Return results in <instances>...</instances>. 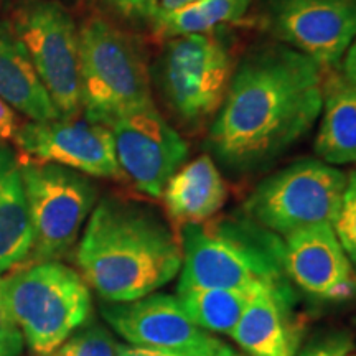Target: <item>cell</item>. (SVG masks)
I'll return each mask as SVG.
<instances>
[{
	"mask_svg": "<svg viewBox=\"0 0 356 356\" xmlns=\"http://www.w3.org/2000/svg\"><path fill=\"white\" fill-rule=\"evenodd\" d=\"M322 68L279 42L251 48L234 66L208 134L213 155L231 172L273 163L310 132L322 113Z\"/></svg>",
	"mask_w": 356,
	"mask_h": 356,
	"instance_id": "cell-1",
	"label": "cell"
},
{
	"mask_svg": "<svg viewBox=\"0 0 356 356\" xmlns=\"http://www.w3.org/2000/svg\"><path fill=\"white\" fill-rule=\"evenodd\" d=\"M181 261L180 238L155 208L114 197L96 204L76 251L79 274L109 304L165 287Z\"/></svg>",
	"mask_w": 356,
	"mask_h": 356,
	"instance_id": "cell-2",
	"label": "cell"
},
{
	"mask_svg": "<svg viewBox=\"0 0 356 356\" xmlns=\"http://www.w3.org/2000/svg\"><path fill=\"white\" fill-rule=\"evenodd\" d=\"M177 289H231L261 292L287 286L284 244L251 218H221L181 226Z\"/></svg>",
	"mask_w": 356,
	"mask_h": 356,
	"instance_id": "cell-3",
	"label": "cell"
},
{
	"mask_svg": "<svg viewBox=\"0 0 356 356\" xmlns=\"http://www.w3.org/2000/svg\"><path fill=\"white\" fill-rule=\"evenodd\" d=\"M2 279L12 317L40 356H50L91 317V287L60 261L35 262Z\"/></svg>",
	"mask_w": 356,
	"mask_h": 356,
	"instance_id": "cell-4",
	"label": "cell"
},
{
	"mask_svg": "<svg viewBox=\"0 0 356 356\" xmlns=\"http://www.w3.org/2000/svg\"><path fill=\"white\" fill-rule=\"evenodd\" d=\"M83 114L106 124L149 106L152 78L137 43L104 19H89L79 29Z\"/></svg>",
	"mask_w": 356,
	"mask_h": 356,
	"instance_id": "cell-5",
	"label": "cell"
},
{
	"mask_svg": "<svg viewBox=\"0 0 356 356\" xmlns=\"http://www.w3.org/2000/svg\"><path fill=\"white\" fill-rule=\"evenodd\" d=\"M233 53L220 37L191 33L167 38L150 70L168 109L198 126L220 109L234 71Z\"/></svg>",
	"mask_w": 356,
	"mask_h": 356,
	"instance_id": "cell-6",
	"label": "cell"
},
{
	"mask_svg": "<svg viewBox=\"0 0 356 356\" xmlns=\"http://www.w3.org/2000/svg\"><path fill=\"white\" fill-rule=\"evenodd\" d=\"M346 178L340 168L320 159L299 160L266 177L248 197L244 213L284 238L310 226H333Z\"/></svg>",
	"mask_w": 356,
	"mask_h": 356,
	"instance_id": "cell-7",
	"label": "cell"
},
{
	"mask_svg": "<svg viewBox=\"0 0 356 356\" xmlns=\"http://www.w3.org/2000/svg\"><path fill=\"white\" fill-rule=\"evenodd\" d=\"M19 160L33 228L35 262L56 261L76 243L95 210L97 190L91 178L73 168Z\"/></svg>",
	"mask_w": 356,
	"mask_h": 356,
	"instance_id": "cell-8",
	"label": "cell"
},
{
	"mask_svg": "<svg viewBox=\"0 0 356 356\" xmlns=\"http://www.w3.org/2000/svg\"><path fill=\"white\" fill-rule=\"evenodd\" d=\"M12 26L61 118L81 114L79 29L71 13L55 0H29Z\"/></svg>",
	"mask_w": 356,
	"mask_h": 356,
	"instance_id": "cell-9",
	"label": "cell"
},
{
	"mask_svg": "<svg viewBox=\"0 0 356 356\" xmlns=\"http://www.w3.org/2000/svg\"><path fill=\"white\" fill-rule=\"evenodd\" d=\"M261 19L275 42L322 70L340 65L356 38V0H262Z\"/></svg>",
	"mask_w": 356,
	"mask_h": 356,
	"instance_id": "cell-10",
	"label": "cell"
},
{
	"mask_svg": "<svg viewBox=\"0 0 356 356\" xmlns=\"http://www.w3.org/2000/svg\"><path fill=\"white\" fill-rule=\"evenodd\" d=\"M108 127L122 177L147 197H162L167 181L190 154L180 132L155 106L124 114Z\"/></svg>",
	"mask_w": 356,
	"mask_h": 356,
	"instance_id": "cell-11",
	"label": "cell"
},
{
	"mask_svg": "<svg viewBox=\"0 0 356 356\" xmlns=\"http://www.w3.org/2000/svg\"><path fill=\"white\" fill-rule=\"evenodd\" d=\"M13 140L22 159L58 163L88 177L124 178L111 129L84 114L26 122L17 129Z\"/></svg>",
	"mask_w": 356,
	"mask_h": 356,
	"instance_id": "cell-12",
	"label": "cell"
},
{
	"mask_svg": "<svg viewBox=\"0 0 356 356\" xmlns=\"http://www.w3.org/2000/svg\"><path fill=\"white\" fill-rule=\"evenodd\" d=\"M102 317L131 345L177 356H216L221 341L200 328L177 296L149 293L102 307Z\"/></svg>",
	"mask_w": 356,
	"mask_h": 356,
	"instance_id": "cell-13",
	"label": "cell"
},
{
	"mask_svg": "<svg viewBox=\"0 0 356 356\" xmlns=\"http://www.w3.org/2000/svg\"><path fill=\"white\" fill-rule=\"evenodd\" d=\"M284 266L297 286L325 299L356 279L355 267L332 225L310 226L289 234L284 243Z\"/></svg>",
	"mask_w": 356,
	"mask_h": 356,
	"instance_id": "cell-14",
	"label": "cell"
},
{
	"mask_svg": "<svg viewBox=\"0 0 356 356\" xmlns=\"http://www.w3.org/2000/svg\"><path fill=\"white\" fill-rule=\"evenodd\" d=\"M292 304L289 286L262 289L249 302L231 337L249 356H297L300 330L293 322Z\"/></svg>",
	"mask_w": 356,
	"mask_h": 356,
	"instance_id": "cell-15",
	"label": "cell"
},
{
	"mask_svg": "<svg viewBox=\"0 0 356 356\" xmlns=\"http://www.w3.org/2000/svg\"><path fill=\"white\" fill-rule=\"evenodd\" d=\"M162 198L168 216L178 225H202L225 207L228 188L215 162L208 155H200L173 173Z\"/></svg>",
	"mask_w": 356,
	"mask_h": 356,
	"instance_id": "cell-16",
	"label": "cell"
},
{
	"mask_svg": "<svg viewBox=\"0 0 356 356\" xmlns=\"http://www.w3.org/2000/svg\"><path fill=\"white\" fill-rule=\"evenodd\" d=\"M0 97L32 121L61 118L13 26L0 20Z\"/></svg>",
	"mask_w": 356,
	"mask_h": 356,
	"instance_id": "cell-17",
	"label": "cell"
},
{
	"mask_svg": "<svg viewBox=\"0 0 356 356\" xmlns=\"http://www.w3.org/2000/svg\"><path fill=\"white\" fill-rule=\"evenodd\" d=\"M32 252L33 228L20 160L8 147L0 145V277Z\"/></svg>",
	"mask_w": 356,
	"mask_h": 356,
	"instance_id": "cell-18",
	"label": "cell"
},
{
	"mask_svg": "<svg viewBox=\"0 0 356 356\" xmlns=\"http://www.w3.org/2000/svg\"><path fill=\"white\" fill-rule=\"evenodd\" d=\"M315 154L328 165H356V88L343 74L323 81V104Z\"/></svg>",
	"mask_w": 356,
	"mask_h": 356,
	"instance_id": "cell-19",
	"label": "cell"
},
{
	"mask_svg": "<svg viewBox=\"0 0 356 356\" xmlns=\"http://www.w3.org/2000/svg\"><path fill=\"white\" fill-rule=\"evenodd\" d=\"M254 296L231 289H177L178 300L200 328L229 337Z\"/></svg>",
	"mask_w": 356,
	"mask_h": 356,
	"instance_id": "cell-20",
	"label": "cell"
},
{
	"mask_svg": "<svg viewBox=\"0 0 356 356\" xmlns=\"http://www.w3.org/2000/svg\"><path fill=\"white\" fill-rule=\"evenodd\" d=\"M251 0H197L178 10L159 12L152 29L163 38L208 33L243 19Z\"/></svg>",
	"mask_w": 356,
	"mask_h": 356,
	"instance_id": "cell-21",
	"label": "cell"
},
{
	"mask_svg": "<svg viewBox=\"0 0 356 356\" xmlns=\"http://www.w3.org/2000/svg\"><path fill=\"white\" fill-rule=\"evenodd\" d=\"M118 346L114 337L102 325L92 323L74 332L50 356H115Z\"/></svg>",
	"mask_w": 356,
	"mask_h": 356,
	"instance_id": "cell-22",
	"label": "cell"
},
{
	"mask_svg": "<svg viewBox=\"0 0 356 356\" xmlns=\"http://www.w3.org/2000/svg\"><path fill=\"white\" fill-rule=\"evenodd\" d=\"M338 241L356 270V168L346 178L340 210L333 222Z\"/></svg>",
	"mask_w": 356,
	"mask_h": 356,
	"instance_id": "cell-23",
	"label": "cell"
},
{
	"mask_svg": "<svg viewBox=\"0 0 356 356\" xmlns=\"http://www.w3.org/2000/svg\"><path fill=\"white\" fill-rule=\"evenodd\" d=\"M121 19L140 25H154L160 6L159 0H96Z\"/></svg>",
	"mask_w": 356,
	"mask_h": 356,
	"instance_id": "cell-24",
	"label": "cell"
},
{
	"mask_svg": "<svg viewBox=\"0 0 356 356\" xmlns=\"http://www.w3.org/2000/svg\"><path fill=\"white\" fill-rule=\"evenodd\" d=\"M24 345V335L8 309L3 279L0 277V356H20Z\"/></svg>",
	"mask_w": 356,
	"mask_h": 356,
	"instance_id": "cell-25",
	"label": "cell"
},
{
	"mask_svg": "<svg viewBox=\"0 0 356 356\" xmlns=\"http://www.w3.org/2000/svg\"><path fill=\"white\" fill-rule=\"evenodd\" d=\"M351 346L348 335H333L310 343L299 356H348Z\"/></svg>",
	"mask_w": 356,
	"mask_h": 356,
	"instance_id": "cell-26",
	"label": "cell"
},
{
	"mask_svg": "<svg viewBox=\"0 0 356 356\" xmlns=\"http://www.w3.org/2000/svg\"><path fill=\"white\" fill-rule=\"evenodd\" d=\"M17 118L15 113L6 101L0 97V142L13 139L17 132Z\"/></svg>",
	"mask_w": 356,
	"mask_h": 356,
	"instance_id": "cell-27",
	"label": "cell"
},
{
	"mask_svg": "<svg viewBox=\"0 0 356 356\" xmlns=\"http://www.w3.org/2000/svg\"><path fill=\"white\" fill-rule=\"evenodd\" d=\"M341 74H343L346 81H348L351 86L356 88V38L353 43L350 44V48L346 50L343 60H341Z\"/></svg>",
	"mask_w": 356,
	"mask_h": 356,
	"instance_id": "cell-28",
	"label": "cell"
},
{
	"mask_svg": "<svg viewBox=\"0 0 356 356\" xmlns=\"http://www.w3.org/2000/svg\"><path fill=\"white\" fill-rule=\"evenodd\" d=\"M115 356H177V355L167 353V351H160V350L144 348V346L119 345Z\"/></svg>",
	"mask_w": 356,
	"mask_h": 356,
	"instance_id": "cell-29",
	"label": "cell"
},
{
	"mask_svg": "<svg viewBox=\"0 0 356 356\" xmlns=\"http://www.w3.org/2000/svg\"><path fill=\"white\" fill-rule=\"evenodd\" d=\"M193 2H197V0H159V6L160 12H172L185 6H190Z\"/></svg>",
	"mask_w": 356,
	"mask_h": 356,
	"instance_id": "cell-30",
	"label": "cell"
},
{
	"mask_svg": "<svg viewBox=\"0 0 356 356\" xmlns=\"http://www.w3.org/2000/svg\"><path fill=\"white\" fill-rule=\"evenodd\" d=\"M216 356H244V355L238 353V351H234L233 348H229V346H226V345H221V348L218 350Z\"/></svg>",
	"mask_w": 356,
	"mask_h": 356,
	"instance_id": "cell-31",
	"label": "cell"
},
{
	"mask_svg": "<svg viewBox=\"0 0 356 356\" xmlns=\"http://www.w3.org/2000/svg\"><path fill=\"white\" fill-rule=\"evenodd\" d=\"M351 356H356V355H351Z\"/></svg>",
	"mask_w": 356,
	"mask_h": 356,
	"instance_id": "cell-32",
	"label": "cell"
}]
</instances>
